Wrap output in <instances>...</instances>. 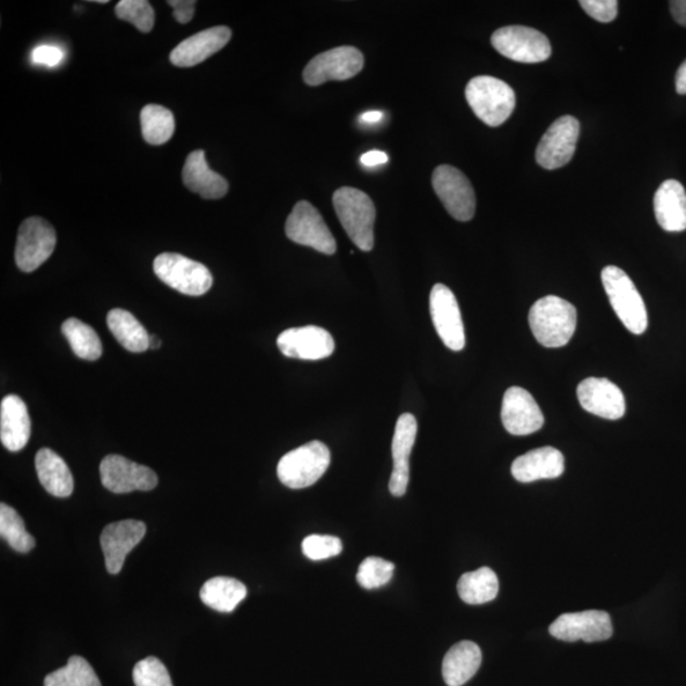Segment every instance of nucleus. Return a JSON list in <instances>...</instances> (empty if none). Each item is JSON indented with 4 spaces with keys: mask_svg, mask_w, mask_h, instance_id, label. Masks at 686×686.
Wrapping results in <instances>:
<instances>
[{
    "mask_svg": "<svg viewBox=\"0 0 686 686\" xmlns=\"http://www.w3.org/2000/svg\"><path fill=\"white\" fill-rule=\"evenodd\" d=\"M529 324L536 341L544 348H564L577 331V308L570 301L548 295L531 307Z\"/></svg>",
    "mask_w": 686,
    "mask_h": 686,
    "instance_id": "f257e3e1",
    "label": "nucleus"
},
{
    "mask_svg": "<svg viewBox=\"0 0 686 686\" xmlns=\"http://www.w3.org/2000/svg\"><path fill=\"white\" fill-rule=\"evenodd\" d=\"M334 206L346 233L364 253L374 248L375 205L363 191L353 187L338 189L334 195Z\"/></svg>",
    "mask_w": 686,
    "mask_h": 686,
    "instance_id": "f03ea898",
    "label": "nucleus"
},
{
    "mask_svg": "<svg viewBox=\"0 0 686 686\" xmlns=\"http://www.w3.org/2000/svg\"><path fill=\"white\" fill-rule=\"evenodd\" d=\"M466 98L478 119L492 128L506 122L516 105L513 88L504 80L490 76L471 79L466 88Z\"/></svg>",
    "mask_w": 686,
    "mask_h": 686,
    "instance_id": "7ed1b4c3",
    "label": "nucleus"
},
{
    "mask_svg": "<svg viewBox=\"0 0 686 686\" xmlns=\"http://www.w3.org/2000/svg\"><path fill=\"white\" fill-rule=\"evenodd\" d=\"M601 282L611 307L625 328L633 335L645 334L648 326L647 309L631 277L617 266H608L601 272Z\"/></svg>",
    "mask_w": 686,
    "mask_h": 686,
    "instance_id": "20e7f679",
    "label": "nucleus"
},
{
    "mask_svg": "<svg viewBox=\"0 0 686 686\" xmlns=\"http://www.w3.org/2000/svg\"><path fill=\"white\" fill-rule=\"evenodd\" d=\"M329 464V449L321 441H312L292 450L280 460L277 477L289 489H307L320 481Z\"/></svg>",
    "mask_w": 686,
    "mask_h": 686,
    "instance_id": "39448f33",
    "label": "nucleus"
},
{
    "mask_svg": "<svg viewBox=\"0 0 686 686\" xmlns=\"http://www.w3.org/2000/svg\"><path fill=\"white\" fill-rule=\"evenodd\" d=\"M154 272L176 292L198 297L211 289L212 275L200 262L179 254H161L154 260Z\"/></svg>",
    "mask_w": 686,
    "mask_h": 686,
    "instance_id": "423d86ee",
    "label": "nucleus"
},
{
    "mask_svg": "<svg viewBox=\"0 0 686 686\" xmlns=\"http://www.w3.org/2000/svg\"><path fill=\"white\" fill-rule=\"evenodd\" d=\"M491 42L501 55L518 63H543L552 54L548 37L527 26L500 28L492 35Z\"/></svg>",
    "mask_w": 686,
    "mask_h": 686,
    "instance_id": "0eeeda50",
    "label": "nucleus"
},
{
    "mask_svg": "<svg viewBox=\"0 0 686 686\" xmlns=\"http://www.w3.org/2000/svg\"><path fill=\"white\" fill-rule=\"evenodd\" d=\"M286 237L300 246L311 247L324 255H335L337 243L326 221L311 203L299 202L286 220Z\"/></svg>",
    "mask_w": 686,
    "mask_h": 686,
    "instance_id": "6e6552de",
    "label": "nucleus"
},
{
    "mask_svg": "<svg viewBox=\"0 0 686 686\" xmlns=\"http://www.w3.org/2000/svg\"><path fill=\"white\" fill-rule=\"evenodd\" d=\"M56 246V232L53 225L42 218H28L21 224L16 253V263L24 272H33L46 263Z\"/></svg>",
    "mask_w": 686,
    "mask_h": 686,
    "instance_id": "1a4fd4ad",
    "label": "nucleus"
},
{
    "mask_svg": "<svg viewBox=\"0 0 686 686\" xmlns=\"http://www.w3.org/2000/svg\"><path fill=\"white\" fill-rule=\"evenodd\" d=\"M580 137V122L577 117L562 116L553 122L535 152L536 164L544 169L562 168L570 164L577 152Z\"/></svg>",
    "mask_w": 686,
    "mask_h": 686,
    "instance_id": "9d476101",
    "label": "nucleus"
},
{
    "mask_svg": "<svg viewBox=\"0 0 686 686\" xmlns=\"http://www.w3.org/2000/svg\"><path fill=\"white\" fill-rule=\"evenodd\" d=\"M432 186L440 202L454 219L469 221L475 217V189L460 169L452 166H439L432 174Z\"/></svg>",
    "mask_w": 686,
    "mask_h": 686,
    "instance_id": "9b49d317",
    "label": "nucleus"
},
{
    "mask_svg": "<svg viewBox=\"0 0 686 686\" xmlns=\"http://www.w3.org/2000/svg\"><path fill=\"white\" fill-rule=\"evenodd\" d=\"M364 55L352 47H339L312 59L302 78L308 86L316 87L329 80H348L363 70Z\"/></svg>",
    "mask_w": 686,
    "mask_h": 686,
    "instance_id": "f8f14e48",
    "label": "nucleus"
},
{
    "mask_svg": "<svg viewBox=\"0 0 686 686\" xmlns=\"http://www.w3.org/2000/svg\"><path fill=\"white\" fill-rule=\"evenodd\" d=\"M100 475L103 487L117 494L152 491L158 484L156 471L116 454L101 462Z\"/></svg>",
    "mask_w": 686,
    "mask_h": 686,
    "instance_id": "ddd939ff",
    "label": "nucleus"
},
{
    "mask_svg": "<svg viewBox=\"0 0 686 686\" xmlns=\"http://www.w3.org/2000/svg\"><path fill=\"white\" fill-rule=\"evenodd\" d=\"M430 313L441 341L452 351L466 348V332L455 295L444 284H437L430 294Z\"/></svg>",
    "mask_w": 686,
    "mask_h": 686,
    "instance_id": "4468645a",
    "label": "nucleus"
},
{
    "mask_svg": "<svg viewBox=\"0 0 686 686\" xmlns=\"http://www.w3.org/2000/svg\"><path fill=\"white\" fill-rule=\"evenodd\" d=\"M553 637L565 642L580 639L594 644L613 636L610 616L603 610H586L581 613L560 616L549 626Z\"/></svg>",
    "mask_w": 686,
    "mask_h": 686,
    "instance_id": "2eb2a0df",
    "label": "nucleus"
},
{
    "mask_svg": "<svg viewBox=\"0 0 686 686\" xmlns=\"http://www.w3.org/2000/svg\"><path fill=\"white\" fill-rule=\"evenodd\" d=\"M501 418L508 433L515 437L540 431L544 425L543 412L528 390L512 387L506 390Z\"/></svg>",
    "mask_w": 686,
    "mask_h": 686,
    "instance_id": "dca6fc26",
    "label": "nucleus"
},
{
    "mask_svg": "<svg viewBox=\"0 0 686 686\" xmlns=\"http://www.w3.org/2000/svg\"><path fill=\"white\" fill-rule=\"evenodd\" d=\"M145 533L146 526L139 520L117 521L103 529L100 542L108 573H120L125 558L143 541Z\"/></svg>",
    "mask_w": 686,
    "mask_h": 686,
    "instance_id": "f3484780",
    "label": "nucleus"
},
{
    "mask_svg": "<svg viewBox=\"0 0 686 686\" xmlns=\"http://www.w3.org/2000/svg\"><path fill=\"white\" fill-rule=\"evenodd\" d=\"M277 346L286 358L314 361L334 353L335 339L326 329L306 326L284 331L277 338Z\"/></svg>",
    "mask_w": 686,
    "mask_h": 686,
    "instance_id": "a211bd4d",
    "label": "nucleus"
},
{
    "mask_svg": "<svg viewBox=\"0 0 686 686\" xmlns=\"http://www.w3.org/2000/svg\"><path fill=\"white\" fill-rule=\"evenodd\" d=\"M578 398L582 409L595 416L619 419L625 413V398L622 390L608 379L587 378L578 387Z\"/></svg>",
    "mask_w": 686,
    "mask_h": 686,
    "instance_id": "6ab92c4d",
    "label": "nucleus"
},
{
    "mask_svg": "<svg viewBox=\"0 0 686 686\" xmlns=\"http://www.w3.org/2000/svg\"><path fill=\"white\" fill-rule=\"evenodd\" d=\"M417 419L411 413L398 418L392 441L393 471L389 491L396 497L404 496L410 483V456L417 437Z\"/></svg>",
    "mask_w": 686,
    "mask_h": 686,
    "instance_id": "aec40b11",
    "label": "nucleus"
},
{
    "mask_svg": "<svg viewBox=\"0 0 686 686\" xmlns=\"http://www.w3.org/2000/svg\"><path fill=\"white\" fill-rule=\"evenodd\" d=\"M232 39L225 26L211 27L179 43L171 53V63L179 68H193L223 49Z\"/></svg>",
    "mask_w": 686,
    "mask_h": 686,
    "instance_id": "412c9836",
    "label": "nucleus"
},
{
    "mask_svg": "<svg viewBox=\"0 0 686 686\" xmlns=\"http://www.w3.org/2000/svg\"><path fill=\"white\" fill-rule=\"evenodd\" d=\"M565 456L556 448L531 450L515 460L512 474L516 481L531 483L540 479H555L564 475Z\"/></svg>",
    "mask_w": 686,
    "mask_h": 686,
    "instance_id": "4be33fe9",
    "label": "nucleus"
},
{
    "mask_svg": "<svg viewBox=\"0 0 686 686\" xmlns=\"http://www.w3.org/2000/svg\"><path fill=\"white\" fill-rule=\"evenodd\" d=\"M31 437L27 405L18 396H7L0 404V440L10 452H20Z\"/></svg>",
    "mask_w": 686,
    "mask_h": 686,
    "instance_id": "5701e85b",
    "label": "nucleus"
},
{
    "mask_svg": "<svg viewBox=\"0 0 686 686\" xmlns=\"http://www.w3.org/2000/svg\"><path fill=\"white\" fill-rule=\"evenodd\" d=\"M182 179L184 186L200 195L205 200H218V198L224 197L229 190L224 177L211 171L204 151L189 154L183 167Z\"/></svg>",
    "mask_w": 686,
    "mask_h": 686,
    "instance_id": "b1692460",
    "label": "nucleus"
},
{
    "mask_svg": "<svg viewBox=\"0 0 686 686\" xmlns=\"http://www.w3.org/2000/svg\"><path fill=\"white\" fill-rule=\"evenodd\" d=\"M656 220L666 232L686 231V193L683 184L668 180L656 191L653 198Z\"/></svg>",
    "mask_w": 686,
    "mask_h": 686,
    "instance_id": "393cba45",
    "label": "nucleus"
},
{
    "mask_svg": "<svg viewBox=\"0 0 686 686\" xmlns=\"http://www.w3.org/2000/svg\"><path fill=\"white\" fill-rule=\"evenodd\" d=\"M481 663V648L475 642H460L450 648L442 661V677L448 686H462L477 674Z\"/></svg>",
    "mask_w": 686,
    "mask_h": 686,
    "instance_id": "a878e982",
    "label": "nucleus"
},
{
    "mask_svg": "<svg viewBox=\"0 0 686 686\" xmlns=\"http://www.w3.org/2000/svg\"><path fill=\"white\" fill-rule=\"evenodd\" d=\"M35 466L39 481L55 497H69L74 491L72 471L62 456L43 448L36 454Z\"/></svg>",
    "mask_w": 686,
    "mask_h": 686,
    "instance_id": "bb28decb",
    "label": "nucleus"
},
{
    "mask_svg": "<svg viewBox=\"0 0 686 686\" xmlns=\"http://www.w3.org/2000/svg\"><path fill=\"white\" fill-rule=\"evenodd\" d=\"M246 596L245 584L232 578H213L206 581L200 590L203 603L220 613H232Z\"/></svg>",
    "mask_w": 686,
    "mask_h": 686,
    "instance_id": "cd10ccee",
    "label": "nucleus"
},
{
    "mask_svg": "<svg viewBox=\"0 0 686 686\" xmlns=\"http://www.w3.org/2000/svg\"><path fill=\"white\" fill-rule=\"evenodd\" d=\"M107 326L124 349L138 353L150 349L151 335L130 312L113 309L107 314Z\"/></svg>",
    "mask_w": 686,
    "mask_h": 686,
    "instance_id": "c85d7f7f",
    "label": "nucleus"
},
{
    "mask_svg": "<svg viewBox=\"0 0 686 686\" xmlns=\"http://www.w3.org/2000/svg\"><path fill=\"white\" fill-rule=\"evenodd\" d=\"M499 588L497 574L489 567L464 573L457 582L461 599L469 605H481L496 599Z\"/></svg>",
    "mask_w": 686,
    "mask_h": 686,
    "instance_id": "c756f323",
    "label": "nucleus"
},
{
    "mask_svg": "<svg viewBox=\"0 0 686 686\" xmlns=\"http://www.w3.org/2000/svg\"><path fill=\"white\" fill-rule=\"evenodd\" d=\"M140 124L143 138L151 145H164L174 134V116L164 106L146 105L140 113Z\"/></svg>",
    "mask_w": 686,
    "mask_h": 686,
    "instance_id": "7c9ffc66",
    "label": "nucleus"
},
{
    "mask_svg": "<svg viewBox=\"0 0 686 686\" xmlns=\"http://www.w3.org/2000/svg\"><path fill=\"white\" fill-rule=\"evenodd\" d=\"M62 332L78 358L87 361H95L101 358V339L88 324L77 319H69L63 323Z\"/></svg>",
    "mask_w": 686,
    "mask_h": 686,
    "instance_id": "2f4dec72",
    "label": "nucleus"
},
{
    "mask_svg": "<svg viewBox=\"0 0 686 686\" xmlns=\"http://www.w3.org/2000/svg\"><path fill=\"white\" fill-rule=\"evenodd\" d=\"M46 686H102L98 674L86 659L72 656L62 669L53 671L43 682Z\"/></svg>",
    "mask_w": 686,
    "mask_h": 686,
    "instance_id": "473e14b6",
    "label": "nucleus"
},
{
    "mask_svg": "<svg viewBox=\"0 0 686 686\" xmlns=\"http://www.w3.org/2000/svg\"><path fill=\"white\" fill-rule=\"evenodd\" d=\"M0 535L18 553L33 551L35 538L28 533L20 514L9 505H0Z\"/></svg>",
    "mask_w": 686,
    "mask_h": 686,
    "instance_id": "72a5a7b5",
    "label": "nucleus"
},
{
    "mask_svg": "<svg viewBox=\"0 0 686 686\" xmlns=\"http://www.w3.org/2000/svg\"><path fill=\"white\" fill-rule=\"evenodd\" d=\"M115 12L117 18L130 22L144 34L152 31L156 21V13L146 0H121L117 3Z\"/></svg>",
    "mask_w": 686,
    "mask_h": 686,
    "instance_id": "f704fd0d",
    "label": "nucleus"
},
{
    "mask_svg": "<svg viewBox=\"0 0 686 686\" xmlns=\"http://www.w3.org/2000/svg\"><path fill=\"white\" fill-rule=\"evenodd\" d=\"M394 565L379 557H368L360 565L357 579L366 590L386 586L392 580Z\"/></svg>",
    "mask_w": 686,
    "mask_h": 686,
    "instance_id": "c9c22d12",
    "label": "nucleus"
},
{
    "mask_svg": "<svg viewBox=\"0 0 686 686\" xmlns=\"http://www.w3.org/2000/svg\"><path fill=\"white\" fill-rule=\"evenodd\" d=\"M135 686H173L165 663L157 658L139 661L132 671Z\"/></svg>",
    "mask_w": 686,
    "mask_h": 686,
    "instance_id": "e433bc0d",
    "label": "nucleus"
},
{
    "mask_svg": "<svg viewBox=\"0 0 686 686\" xmlns=\"http://www.w3.org/2000/svg\"><path fill=\"white\" fill-rule=\"evenodd\" d=\"M302 553L312 560H323L341 555L344 549L339 538L332 535H309L302 541Z\"/></svg>",
    "mask_w": 686,
    "mask_h": 686,
    "instance_id": "4c0bfd02",
    "label": "nucleus"
},
{
    "mask_svg": "<svg viewBox=\"0 0 686 686\" xmlns=\"http://www.w3.org/2000/svg\"><path fill=\"white\" fill-rule=\"evenodd\" d=\"M580 5L590 17L603 22V24H609L617 18V0H581Z\"/></svg>",
    "mask_w": 686,
    "mask_h": 686,
    "instance_id": "58836bf2",
    "label": "nucleus"
},
{
    "mask_svg": "<svg viewBox=\"0 0 686 686\" xmlns=\"http://www.w3.org/2000/svg\"><path fill=\"white\" fill-rule=\"evenodd\" d=\"M64 51L53 46H41L33 51V62L53 68L63 62Z\"/></svg>",
    "mask_w": 686,
    "mask_h": 686,
    "instance_id": "ea45409f",
    "label": "nucleus"
},
{
    "mask_svg": "<svg viewBox=\"0 0 686 686\" xmlns=\"http://www.w3.org/2000/svg\"><path fill=\"white\" fill-rule=\"evenodd\" d=\"M168 5L173 9V17L179 24L186 25L194 18L195 0H169Z\"/></svg>",
    "mask_w": 686,
    "mask_h": 686,
    "instance_id": "a19ab883",
    "label": "nucleus"
},
{
    "mask_svg": "<svg viewBox=\"0 0 686 686\" xmlns=\"http://www.w3.org/2000/svg\"><path fill=\"white\" fill-rule=\"evenodd\" d=\"M387 161V153L380 151H371L363 154V157H361V165L367 168L379 167L386 165Z\"/></svg>",
    "mask_w": 686,
    "mask_h": 686,
    "instance_id": "79ce46f5",
    "label": "nucleus"
},
{
    "mask_svg": "<svg viewBox=\"0 0 686 686\" xmlns=\"http://www.w3.org/2000/svg\"><path fill=\"white\" fill-rule=\"evenodd\" d=\"M670 11L677 24L686 27V0L670 2Z\"/></svg>",
    "mask_w": 686,
    "mask_h": 686,
    "instance_id": "37998d69",
    "label": "nucleus"
},
{
    "mask_svg": "<svg viewBox=\"0 0 686 686\" xmlns=\"http://www.w3.org/2000/svg\"><path fill=\"white\" fill-rule=\"evenodd\" d=\"M675 85L678 94H686V61L677 69Z\"/></svg>",
    "mask_w": 686,
    "mask_h": 686,
    "instance_id": "c03bdc74",
    "label": "nucleus"
},
{
    "mask_svg": "<svg viewBox=\"0 0 686 686\" xmlns=\"http://www.w3.org/2000/svg\"><path fill=\"white\" fill-rule=\"evenodd\" d=\"M383 117H385V114L380 113V111H367V113L361 115L360 121L367 125H374L380 122Z\"/></svg>",
    "mask_w": 686,
    "mask_h": 686,
    "instance_id": "a18cd8bd",
    "label": "nucleus"
},
{
    "mask_svg": "<svg viewBox=\"0 0 686 686\" xmlns=\"http://www.w3.org/2000/svg\"><path fill=\"white\" fill-rule=\"evenodd\" d=\"M161 346L160 339L157 336L151 335L150 349L157 350Z\"/></svg>",
    "mask_w": 686,
    "mask_h": 686,
    "instance_id": "49530a36",
    "label": "nucleus"
}]
</instances>
